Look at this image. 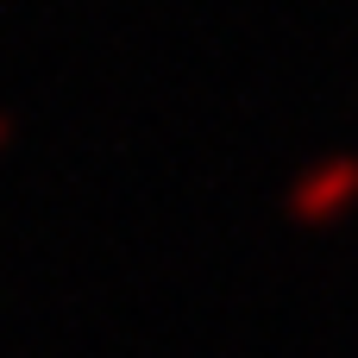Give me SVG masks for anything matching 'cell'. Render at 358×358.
<instances>
[{
	"label": "cell",
	"instance_id": "obj_1",
	"mask_svg": "<svg viewBox=\"0 0 358 358\" xmlns=\"http://www.w3.org/2000/svg\"><path fill=\"white\" fill-rule=\"evenodd\" d=\"M358 201V157H321L296 189H289V201H283V214L296 220V227H327V220H340L346 208Z\"/></svg>",
	"mask_w": 358,
	"mask_h": 358
},
{
	"label": "cell",
	"instance_id": "obj_2",
	"mask_svg": "<svg viewBox=\"0 0 358 358\" xmlns=\"http://www.w3.org/2000/svg\"><path fill=\"white\" fill-rule=\"evenodd\" d=\"M6 132H13V120H6V113H0V145H6Z\"/></svg>",
	"mask_w": 358,
	"mask_h": 358
}]
</instances>
